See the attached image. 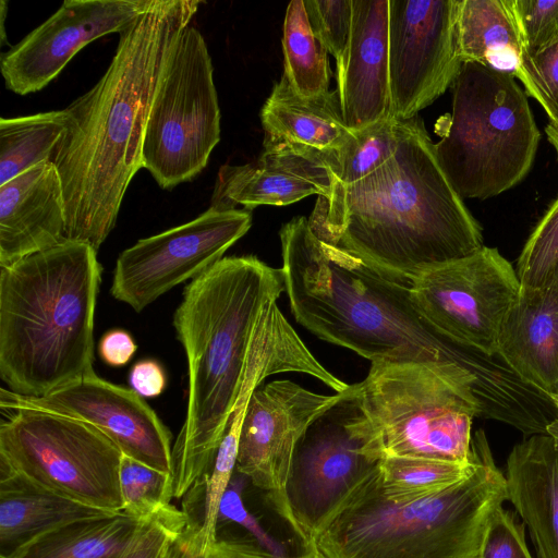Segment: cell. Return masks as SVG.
Returning a JSON list of instances; mask_svg holds the SVG:
<instances>
[{"label": "cell", "mask_w": 558, "mask_h": 558, "mask_svg": "<svg viewBox=\"0 0 558 558\" xmlns=\"http://www.w3.org/2000/svg\"><path fill=\"white\" fill-rule=\"evenodd\" d=\"M283 291L282 269L255 256L223 257L185 287L173 315L189 378L186 415L172 448L175 498L210 471L253 374L275 367L313 376L333 390L342 386L279 310Z\"/></svg>", "instance_id": "obj_1"}, {"label": "cell", "mask_w": 558, "mask_h": 558, "mask_svg": "<svg viewBox=\"0 0 558 558\" xmlns=\"http://www.w3.org/2000/svg\"><path fill=\"white\" fill-rule=\"evenodd\" d=\"M202 1L153 0L119 34L99 81L71 102L52 157L64 193L68 240L96 251L116 226L129 184L143 168L151 102L170 53Z\"/></svg>", "instance_id": "obj_2"}, {"label": "cell", "mask_w": 558, "mask_h": 558, "mask_svg": "<svg viewBox=\"0 0 558 558\" xmlns=\"http://www.w3.org/2000/svg\"><path fill=\"white\" fill-rule=\"evenodd\" d=\"M313 233L404 283L483 246L482 229L441 169L422 119L399 120L393 156L363 180L331 185Z\"/></svg>", "instance_id": "obj_3"}, {"label": "cell", "mask_w": 558, "mask_h": 558, "mask_svg": "<svg viewBox=\"0 0 558 558\" xmlns=\"http://www.w3.org/2000/svg\"><path fill=\"white\" fill-rule=\"evenodd\" d=\"M279 236L284 291L304 328L371 363H454L464 345L426 318L410 284L322 242L305 217L284 223Z\"/></svg>", "instance_id": "obj_4"}, {"label": "cell", "mask_w": 558, "mask_h": 558, "mask_svg": "<svg viewBox=\"0 0 558 558\" xmlns=\"http://www.w3.org/2000/svg\"><path fill=\"white\" fill-rule=\"evenodd\" d=\"M101 266L88 243L60 244L0 268V376L41 397L94 371Z\"/></svg>", "instance_id": "obj_5"}, {"label": "cell", "mask_w": 558, "mask_h": 558, "mask_svg": "<svg viewBox=\"0 0 558 558\" xmlns=\"http://www.w3.org/2000/svg\"><path fill=\"white\" fill-rule=\"evenodd\" d=\"M471 453L475 466L466 477L408 500L386 496L376 462L322 519L308 543L324 558H478L507 486L484 430L472 435Z\"/></svg>", "instance_id": "obj_6"}, {"label": "cell", "mask_w": 558, "mask_h": 558, "mask_svg": "<svg viewBox=\"0 0 558 558\" xmlns=\"http://www.w3.org/2000/svg\"><path fill=\"white\" fill-rule=\"evenodd\" d=\"M474 377L454 363L373 362L349 385L347 428L371 462L416 457L466 463L481 416Z\"/></svg>", "instance_id": "obj_7"}, {"label": "cell", "mask_w": 558, "mask_h": 558, "mask_svg": "<svg viewBox=\"0 0 558 558\" xmlns=\"http://www.w3.org/2000/svg\"><path fill=\"white\" fill-rule=\"evenodd\" d=\"M452 111L437 160L462 198L486 199L510 190L531 170L539 131L515 77L462 62Z\"/></svg>", "instance_id": "obj_8"}, {"label": "cell", "mask_w": 558, "mask_h": 558, "mask_svg": "<svg viewBox=\"0 0 558 558\" xmlns=\"http://www.w3.org/2000/svg\"><path fill=\"white\" fill-rule=\"evenodd\" d=\"M122 454L104 433L63 415L19 410L0 425V470L109 512L123 508Z\"/></svg>", "instance_id": "obj_9"}, {"label": "cell", "mask_w": 558, "mask_h": 558, "mask_svg": "<svg viewBox=\"0 0 558 558\" xmlns=\"http://www.w3.org/2000/svg\"><path fill=\"white\" fill-rule=\"evenodd\" d=\"M220 141L214 68L204 37L186 26L174 44L146 123L142 161L162 189L193 180Z\"/></svg>", "instance_id": "obj_10"}, {"label": "cell", "mask_w": 558, "mask_h": 558, "mask_svg": "<svg viewBox=\"0 0 558 558\" xmlns=\"http://www.w3.org/2000/svg\"><path fill=\"white\" fill-rule=\"evenodd\" d=\"M414 302L452 341L497 355L502 325L521 284L513 266L495 247L434 267L411 283Z\"/></svg>", "instance_id": "obj_11"}, {"label": "cell", "mask_w": 558, "mask_h": 558, "mask_svg": "<svg viewBox=\"0 0 558 558\" xmlns=\"http://www.w3.org/2000/svg\"><path fill=\"white\" fill-rule=\"evenodd\" d=\"M251 226L250 210L210 206L186 223L142 239L119 255L110 293L140 313L210 269Z\"/></svg>", "instance_id": "obj_12"}, {"label": "cell", "mask_w": 558, "mask_h": 558, "mask_svg": "<svg viewBox=\"0 0 558 558\" xmlns=\"http://www.w3.org/2000/svg\"><path fill=\"white\" fill-rule=\"evenodd\" d=\"M459 0H389V116L408 120L451 87Z\"/></svg>", "instance_id": "obj_13"}, {"label": "cell", "mask_w": 558, "mask_h": 558, "mask_svg": "<svg viewBox=\"0 0 558 558\" xmlns=\"http://www.w3.org/2000/svg\"><path fill=\"white\" fill-rule=\"evenodd\" d=\"M342 392L319 395L290 380L256 388L243 418L235 470L267 496L289 522L286 490L299 442L310 426L337 405Z\"/></svg>", "instance_id": "obj_14"}, {"label": "cell", "mask_w": 558, "mask_h": 558, "mask_svg": "<svg viewBox=\"0 0 558 558\" xmlns=\"http://www.w3.org/2000/svg\"><path fill=\"white\" fill-rule=\"evenodd\" d=\"M8 412L36 410L85 422L110 438L128 456L172 475L171 433L133 389L111 384L94 371L41 397L0 389Z\"/></svg>", "instance_id": "obj_15"}, {"label": "cell", "mask_w": 558, "mask_h": 558, "mask_svg": "<svg viewBox=\"0 0 558 558\" xmlns=\"http://www.w3.org/2000/svg\"><path fill=\"white\" fill-rule=\"evenodd\" d=\"M153 0H65L44 23L1 56L8 89L27 95L46 87L87 44L120 34Z\"/></svg>", "instance_id": "obj_16"}, {"label": "cell", "mask_w": 558, "mask_h": 558, "mask_svg": "<svg viewBox=\"0 0 558 558\" xmlns=\"http://www.w3.org/2000/svg\"><path fill=\"white\" fill-rule=\"evenodd\" d=\"M348 412L343 397L310 426L295 450L286 498L288 523L303 545L322 519L375 464L361 453L359 441L349 433Z\"/></svg>", "instance_id": "obj_17"}, {"label": "cell", "mask_w": 558, "mask_h": 558, "mask_svg": "<svg viewBox=\"0 0 558 558\" xmlns=\"http://www.w3.org/2000/svg\"><path fill=\"white\" fill-rule=\"evenodd\" d=\"M332 185L325 154L295 148H264L244 165L218 171L211 207L251 210L259 205L283 206L308 195H327Z\"/></svg>", "instance_id": "obj_18"}, {"label": "cell", "mask_w": 558, "mask_h": 558, "mask_svg": "<svg viewBox=\"0 0 558 558\" xmlns=\"http://www.w3.org/2000/svg\"><path fill=\"white\" fill-rule=\"evenodd\" d=\"M345 64L337 73L344 124L360 130L389 116V0H352Z\"/></svg>", "instance_id": "obj_19"}, {"label": "cell", "mask_w": 558, "mask_h": 558, "mask_svg": "<svg viewBox=\"0 0 558 558\" xmlns=\"http://www.w3.org/2000/svg\"><path fill=\"white\" fill-rule=\"evenodd\" d=\"M65 201L52 161L0 185V268L64 240Z\"/></svg>", "instance_id": "obj_20"}, {"label": "cell", "mask_w": 558, "mask_h": 558, "mask_svg": "<svg viewBox=\"0 0 558 558\" xmlns=\"http://www.w3.org/2000/svg\"><path fill=\"white\" fill-rule=\"evenodd\" d=\"M505 478L536 557L558 558V418L512 448Z\"/></svg>", "instance_id": "obj_21"}, {"label": "cell", "mask_w": 558, "mask_h": 558, "mask_svg": "<svg viewBox=\"0 0 558 558\" xmlns=\"http://www.w3.org/2000/svg\"><path fill=\"white\" fill-rule=\"evenodd\" d=\"M497 355L526 384L558 395V271L542 288H521L502 325Z\"/></svg>", "instance_id": "obj_22"}, {"label": "cell", "mask_w": 558, "mask_h": 558, "mask_svg": "<svg viewBox=\"0 0 558 558\" xmlns=\"http://www.w3.org/2000/svg\"><path fill=\"white\" fill-rule=\"evenodd\" d=\"M264 148H295L320 154L339 149L353 130L345 126L336 88L316 97L299 95L282 75L260 110Z\"/></svg>", "instance_id": "obj_23"}, {"label": "cell", "mask_w": 558, "mask_h": 558, "mask_svg": "<svg viewBox=\"0 0 558 558\" xmlns=\"http://www.w3.org/2000/svg\"><path fill=\"white\" fill-rule=\"evenodd\" d=\"M110 513L44 489L0 470V557L73 521Z\"/></svg>", "instance_id": "obj_24"}, {"label": "cell", "mask_w": 558, "mask_h": 558, "mask_svg": "<svg viewBox=\"0 0 558 558\" xmlns=\"http://www.w3.org/2000/svg\"><path fill=\"white\" fill-rule=\"evenodd\" d=\"M457 43L461 62L519 78L522 44L506 0H459Z\"/></svg>", "instance_id": "obj_25"}, {"label": "cell", "mask_w": 558, "mask_h": 558, "mask_svg": "<svg viewBox=\"0 0 558 558\" xmlns=\"http://www.w3.org/2000/svg\"><path fill=\"white\" fill-rule=\"evenodd\" d=\"M140 522L124 512L73 521L0 558H113L132 539Z\"/></svg>", "instance_id": "obj_26"}, {"label": "cell", "mask_w": 558, "mask_h": 558, "mask_svg": "<svg viewBox=\"0 0 558 558\" xmlns=\"http://www.w3.org/2000/svg\"><path fill=\"white\" fill-rule=\"evenodd\" d=\"M68 126V113L52 110L0 120V185L51 161Z\"/></svg>", "instance_id": "obj_27"}, {"label": "cell", "mask_w": 558, "mask_h": 558, "mask_svg": "<svg viewBox=\"0 0 558 558\" xmlns=\"http://www.w3.org/2000/svg\"><path fill=\"white\" fill-rule=\"evenodd\" d=\"M282 50L283 75L299 95L316 97L330 92L328 52L312 31L303 0L287 7Z\"/></svg>", "instance_id": "obj_28"}, {"label": "cell", "mask_w": 558, "mask_h": 558, "mask_svg": "<svg viewBox=\"0 0 558 558\" xmlns=\"http://www.w3.org/2000/svg\"><path fill=\"white\" fill-rule=\"evenodd\" d=\"M399 144V120L381 119L360 130L337 150L325 154L332 185L354 184L386 163Z\"/></svg>", "instance_id": "obj_29"}, {"label": "cell", "mask_w": 558, "mask_h": 558, "mask_svg": "<svg viewBox=\"0 0 558 558\" xmlns=\"http://www.w3.org/2000/svg\"><path fill=\"white\" fill-rule=\"evenodd\" d=\"M475 462H452L416 457H390L377 461L381 488L392 500L417 499L445 489L466 477Z\"/></svg>", "instance_id": "obj_30"}, {"label": "cell", "mask_w": 558, "mask_h": 558, "mask_svg": "<svg viewBox=\"0 0 558 558\" xmlns=\"http://www.w3.org/2000/svg\"><path fill=\"white\" fill-rule=\"evenodd\" d=\"M252 393L245 391L239 397L213 466L201 483L205 484V494L203 519L198 523L197 533L203 549L208 548L218 538V519L227 488L235 471L241 427Z\"/></svg>", "instance_id": "obj_31"}, {"label": "cell", "mask_w": 558, "mask_h": 558, "mask_svg": "<svg viewBox=\"0 0 558 558\" xmlns=\"http://www.w3.org/2000/svg\"><path fill=\"white\" fill-rule=\"evenodd\" d=\"M122 512L138 520L149 518L170 506L173 477L122 454L120 465Z\"/></svg>", "instance_id": "obj_32"}, {"label": "cell", "mask_w": 558, "mask_h": 558, "mask_svg": "<svg viewBox=\"0 0 558 558\" xmlns=\"http://www.w3.org/2000/svg\"><path fill=\"white\" fill-rule=\"evenodd\" d=\"M558 271V198L530 234L518 258L521 288H542Z\"/></svg>", "instance_id": "obj_33"}, {"label": "cell", "mask_w": 558, "mask_h": 558, "mask_svg": "<svg viewBox=\"0 0 558 558\" xmlns=\"http://www.w3.org/2000/svg\"><path fill=\"white\" fill-rule=\"evenodd\" d=\"M315 37L337 63V73L345 64L353 23L352 0H303Z\"/></svg>", "instance_id": "obj_34"}, {"label": "cell", "mask_w": 558, "mask_h": 558, "mask_svg": "<svg viewBox=\"0 0 558 558\" xmlns=\"http://www.w3.org/2000/svg\"><path fill=\"white\" fill-rule=\"evenodd\" d=\"M519 80L547 113L546 126L558 130V43L537 52L522 50Z\"/></svg>", "instance_id": "obj_35"}, {"label": "cell", "mask_w": 558, "mask_h": 558, "mask_svg": "<svg viewBox=\"0 0 558 558\" xmlns=\"http://www.w3.org/2000/svg\"><path fill=\"white\" fill-rule=\"evenodd\" d=\"M189 515L170 505L143 519L129 544L113 558H162L171 542L185 529Z\"/></svg>", "instance_id": "obj_36"}, {"label": "cell", "mask_w": 558, "mask_h": 558, "mask_svg": "<svg viewBox=\"0 0 558 558\" xmlns=\"http://www.w3.org/2000/svg\"><path fill=\"white\" fill-rule=\"evenodd\" d=\"M522 50L537 52L558 43V0H506Z\"/></svg>", "instance_id": "obj_37"}, {"label": "cell", "mask_w": 558, "mask_h": 558, "mask_svg": "<svg viewBox=\"0 0 558 558\" xmlns=\"http://www.w3.org/2000/svg\"><path fill=\"white\" fill-rule=\"evenodd\" d=\"M197 529L198 523L190 519L162 558H278L259 544L241 539L217 538L208 548L203 549Z\"/></svg>", "instance_id": "obj_38"}, {"label": "cell", "mask_w": 558, "mask_h": 558, "mask_svg": "<svg viewBox=\"0 0 558 558\" xmlns=\"http://www.w3.org/2000/svg\"><path fill=\"white\" fill-rule=\"evenodd\" d=\"M524 527L515 513L501 506L489 523L478 558H533Z\"/></svg>", "instance_id": "obj_39"}, {"label": "cell", "mask_w": 558, "mask_h": 558, "mask_svg": "<svg viewBox=\"0 0 558 558\" xmlns=\"http://www.w3.org/2000/svg\"><path fill=\"white\" fill-rule=\"evenodd\" d=\"M129 383L141 397L154 398L165 390L167 379L162 366L155 360L146 359L132 366Z\"/></svg>", "instance_id": "obj_40"}, {"label": "cell", "mask_w": 558, "mask_h": 558, "mask_svg": "<svg viewBox=\"0 0 558 558\" xmlns=\"http://www.w3.org/2000/svg\"><path fill=\"white\" fill-rule=\"evenodd\" d=\"M137 345L132 336L123 329H112L106 332L98 344L101 360L112 367L128 364L133 357Z\"/></svg>", "instance_id": "obj_41"}, {"label": "cell", "mask_w": 558, "mask_h": 558, "mask_svg": "<svg viewBox=\"0 0 558 558\" xmlns=\"http://www.w3.org/2000/svg\"><path fill=\"white\" fill-rule=\"evenodd\" d=\"M303 553L296 558H324L311 543L303 545Z\"/></svg>", "instance_id": "obj_42"}, {"label": "cell", "mask_w": 558, "mask_h": 558, "mask_svg": "<svg viewBox=\"0 0 558 558\" xmlns=\"http://www.w3.org/2000/svg\"><path fill=\"white\" fill-rule=\"evenodd\" d=\"M545 133H546L548 142L554 147V149L557 154V157H558V131L550 129L548 126H545Z\"/></svg>", "instance_id": "obj_43"}, {"label": "cell", "mask_w": 558, "mask_h": 558, "mask_svg": "<svg viewBox=\"0 0 558 558\" xmlns=\"http://www.w3.org/2000/svg\"><path fill=\"white\" fill-rule=\"evenodd\" d=\"M0 4H1V9H0V12H1V45H5V33H4V19H5V13H7V2L4 0H1L0 1Z\"/></svg>", "instance_id": "obj_44"}, {"label": "cell", "mask_w": 558, "mask_h": 558, "mask_svg": "<svg viewBox=\"0 0 558 558\" xmlns=\"http://www.w3.org/2000/svg\"><path fill=\"white\" fill-rule=\"evenodd\" d=\"M553 402V404L558 409V395L549 393L547 395Z\"/></svg>", "instance_id": "obj_45"}, {"label": "cell", "mask_w": 558, "mask_h": 558, "mask_svg": "<svg viewBox=\"0 0 558 558\" xmlns=\"http://www.w3.org/2000/svg\"><path fill=\"white\" fill-rule=\"evenodd\" d=\"M551 129V128H550ZM558 131V130H557Z\"/></svg>", "instance_id": "obj_46"}]
</instances>
